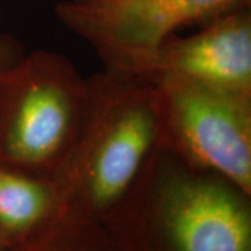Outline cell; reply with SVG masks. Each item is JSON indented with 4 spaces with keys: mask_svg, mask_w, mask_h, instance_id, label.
I'll use <instances>...</instances> for the list:
<instances>
[{
    "mask_svg": "<svg viewBox=\"0 0 251 251\" xmlns=\"http://www.w3.org/2000/svg\"><path fill=\"white\" fill-rule=\"evenodd\" d=\"M102 225L120 251H251V196L159 147Z\"/></svg>",
    "mask_w": 251,
    "mask_h": 251,
    "instance_id": "6da1fadb",
    "label": "cell"
},
{
    "mask_svg": "<svg viewBox=\"0 0 251 251\" xmlns=\"http://www.w3.org/2000/svg\"><path fill=\"white\" fill-rule=\"evenodd\" d=\"M80 138L54 179L59 206L102 222L161 147L158 92L140 74L105 67L88 78Z\"/></svg>",
    "mask_w": 251,
    "mask_h": 251,
    "instance_id": "7a4b0ae2",
    "label": "cell"
},
{
    "mask_svg": "<svg viewBox=\"0 0 251 251\" xmlns=\"http://www.w3.org/2000/svg\"><path fill=\"white\" fill-rule=\"evenodd\" d=\"M90 82L50 50L24 53L0 75V165L56 179L80 138Z\"/></svg>",
    "mask_w": 251,
    "mask_h": 251,
    "instance_id": "3957f363",
    "label": "cell"
},
{
    "mask_svg": "<svg viewBox=\"0 0 251 251\" xmlns=\"http://www.w3.org/2000/svg\"><path fill=\"white\" fill-rule=\"evenodd\" d=\"M148 80L158 92L162 148L251 196V95L168 75Z\"/></svg>",
    "mask_w": 251,
    "mask_h": 251,
    "instance_id": "277c9868",
    "label": "cell"
},
{
    "mask_svg": "<svg viewBox=\"0 0 251 251\" xmlns=\"http://www.w3.org/2000/svg\"><path fill=\"white\" fill-rule=\"evenodd\" d=\"M251 0H66L56 17L88 42L105 67L127 70L188 25L250 7Z\"/></svg>",
    "mask_w": 251,
    "mask_h": 251,
    "instance_id": "5b68a950",
    "label": "cell"
},
{
    "mask_svg": "<svg viewBox=\"0 0 251 251\" xmlns=\"http://www.w3.org/2000/svg\"><path fill=\"white\" fill-rule=\"evenodd\" d=\"M125 72L147 78L175 77L251 95V10L215 18L190 36L168 38Z\"/></svg>",
    "mask_w": 251,
    "mask_h": 251,
    "instance_id": "8992f818",
    "label": "cell"
},
{
    "mask_svg": "<svg viewBox=\"0 0 251 251\" xmlns=\"http://www.w3.org/2000/svg\"><path fill=\"white\" fill-rule=\"evenodd\" d=\"M57 208L54 179L0 165V234L9 250L29 239Z\"/></svg>",
    "mask_w": 251,
    "mask_h": 251,
    "instance_id": "52a82bcc",
    "label": "cell"
},
{
    "mask_svg": "<svg viewBox=\"0 0 251 251\" xmlns=\"http://www.w3.org/2000/svg\"><path fill=\"white\" fill-rule=\"evenodd\" d=\"M10 251H120L102 222L57 208L29 239Z\"/></svg>",
    "mask_w": 251,
    "mask_h": 251,
    "instance_id": "ba28073f",
    "label": "cell"
},
{
    "mask_svg": "<svg viewBox=\"0 0 251 251\" xmlns=\"http://www.w3.org/2000/svg\"><path fill=\"white\" fill-rule=\"evenodd\" d=\"M24 53V48L14 36L0 34V75L10 64H13Z\"/></svg>",
    "mask_w": 251,
    "mask_h": 251,
    "instance_id": "9c48e42d",
    "label": "cell"
},
{
    "mask_svg": "<svg viewBox=\"0 0 251 251\" xmlns=\"http://www.w3.org/2000/svg\"><path fill=\"white\" fill-rule=\"evenodd\" d=\"M0 251H10L9 247L6 246V243H4V240H3L1 234H0Z\"/></svg>",
    "mask_w": 251,
    "mask_h": 251,
    "instance_id": "30bf717a",
    "label": "cell"
},
{
    "mask_svg": "<svg viewBox=\"0 0 251 251\" xmlns=\"http://www.w3.org/2000/svg\"><path fill=\"white\" fill-rule=\"evenodd\" d=\"M75 1H94V0H75Z\"/></svg>",
    "mask_w": 251,
    "mask_h": 251,
    "instance_id": "8fae6325",
    "label": "cell"
}]
</instances>
